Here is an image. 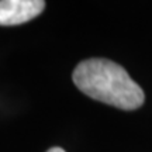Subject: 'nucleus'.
Returning a JSON list of instances; mask_svg holds the SVG:
<instances>
[{
  "instance_id": "nucleus-1",
  "label": "nucleus",
  "mask_w": 152,
  "mask_h": 152,
  "mask_svg": "<svg viewBox=\"0 0 152 152\" xmlns=\"http://www.w3.org/2000/svg\"><path fill=\"white\" fill-rule=\"evenodd\" d=\"M72 79L76 87L97 102L121 110H135L145 102L142 89L128 72L113 61L92 58L75 68Z\"/></svg>"
},
{
  "instance_id": "nucleus-2",
  "label": "nucleus",
  "mask_w": 152,
  "mask_h": 152,
  "mask_svg": "<svg viewBox=\"0 0 152 152\" xmlns=\"http://www.w3.org/2000/svg\"><path fill=\"white\" fill-rule=\"evenodd\" d=\"M45 7L42 0H1L0 26H18L33 20Z\"/></svg>"
},
{
  "instance_id": "nucleus-3",
  "label": "nucleus",
  "mask_w": 152,
  "mask_h": 152,
  "mask_svg": "<svg viewBox=\"0 0 152 152\" xmlns=\"http://www.w3.org/2000/svg\"><path fill=\"white\" fill-rule=\"evenodd\" d=\"M47 152H65V151H64L62 148H56V147H55V148H51V149H48Z\"/></svg>"
}]
</instances>
